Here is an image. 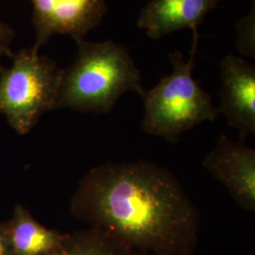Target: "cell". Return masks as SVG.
Here are the masks:
<instances>
[{"label": "cell", "instance_id": "cell-11", "mask_svg": "<svg viewBox=\"0 0 255 255\" xmlns=\"http://www.w3.org/2000/svg\"><path fill=\"white\" fill-rule=\"evenodd\" d=\"M237 39L236 46L240 54L253 60L255 59V0L245 16L236 24Z\"/></svg>", "mask_w": 255, "mask_h": 255}, {"label": "cell", "instance_id": "cell-12", "mask_svg": "<svg viewBox=\"0 0 255 255\" xmlns=\"http://www.w3.org/2000/svg\"><path fill=\"white\" fill-rule=\"evenodd\" d=\"M13 38V29L7 24L0 21V61L3 57H11L12 51L9 48V45Z\"/></svg>", "mask_w": 255, "mask_h": 255}, {"label": "cell", "instance_id": "cell-9", "mask_svg": "<svg viewBox=\"0 0 255 255\" xmlns=\"http://www.w3.org/2000/svg\"><path fill=\"white\" fill-rule=\"evenodd\" d=\"M11 255H51L66 234L46 228L22 205H16L7 221Z\"/></svg>", "mask_w": 255, "mask_h": 255}, {"label": "cell", "instance_id": "cell-6", "mask_svg": "<svg viewBox=\"0 0 255 255\" xmlns=\"http://www.w3.org/2000/svg\"><path fill=\"white\" fill-rule=\"evenodd\" d=\"M203 167L222 183L242 209L255 211V150L245 141L221 135L202 161Z\"/></svg>", "mask_w": 255, "mask_h": 255}, {"label": "cell", "instance_id": "cell-13", "mask_svg": "<svg viewBox=\"0 0 255 255\" xmlns=\"http://www.w3.org/2000/svg\"><path fill=\"white\" fill-rule=\"evenodd\" d=\"M0 255H11L7 221H0Z\"/></svg>", "mask_w": 255, "mask_h": 255}, {"label": "cell", "instance_id": "cell-8", "mask_svg": "<svg viewBox=\"0 0 255 255\" xmlns=\"http://www.w3.org/2000/svg\"><path fill=\"white\" fill-rule=\"evenodd\" d=\"M220 0H150L142 8L137 27L150 39L158 40L175 31L191 28L198 31Z\"/></svg>", "mask_w": 255, "mask_h": 255}, {"label": "cell", "instance_id": "cell-7", "mask_svg": "<svg viewBox=\"0 0 255 255\" xmlns=\"http://www.w3.org/2000/svg\"><path fill=\"white\" fill-rule=\"evenodd\" d=\"M219 114L245 141L255 134V65L236 55H226L219 64Z\"/></svg>", "mask_w": 255, "mask_h": 255}, {"label": "cell", "instance_id": "cell-10", "mask_svg": "<svg viewBox=\"0 0 255 255\" xmlns=\"http://www.w3.org/2000/svg\"><path fill=\"white\" fill-rule=\"evenodd\" d=\"M51 255H138L108 232L91 226L66 234L62 245Z\"/></svg>", "mask_w": 255, "mask_h": 255}, {"label": "cell", "instance_id": "cell-1", "mask_svg": "<svg viewBox=\"0 0 255 255\" xmlns=\"http://www.w3.org/2000/svg\"><path fill=\"white\" fill-rule=\"evenodd\" d=\"M69 210L138 255H195L200 211L176 176L150 161L93 167L79 183Z\"/></svg>", "mask_w": 255, "mask_h": 255}, {"label": "cell", "instance_id": "cell-2", "mask_svg": "<svg viewBox=\"0 0 255 255\" xmlns=\"http://www.w3.org/2000/svg\"><path fill=\"white\" fill-rule=\"evenodd\" d=\"M77 46L73 63L63 69L55 110L108 114L127 92L142 97V75L126 46L113 40Z\"/></svg>", "mask_w": 255, "mask_h": 255}, {"label": "cell", "instance_id": "cell-4", "mask_svg": "<svg viewBox=\"0 0 255 255\" xmlns=\"http://www.w3.org/2000/svg\"><path fill=\"white\" fill-rule=\"evenodd\" d=\"M10 58V67L0 66V114L18 134L25 135L45 113L55 110L63 69L33 47Z\"/></svg>", "mask_w": 255, "mask_h": 255}, {"label": "cell", "instance_id": "cell-3", "mask_svg": "<svg viewBox=\"0 0 255 255\" xmlns=\"http://www.w3.org/2000/svg\"><path fill=\"white\" fill-rule=\"evenodd\" d=\"M193 35V48L188 61L183 60L180 51L169 53L172 73L163 77L141 97L144 102L142 129L173 144L183 132L205 121L214 122L219 115L211 96L193 76L198 31Z\"/></svg>", "mask_w": 255, "mask_h": 255}, {"label": "cell", "instance_id": "cell-5", "mask_svg": "<svg viewBox=\"0 0 255 255\" xmlns=\"http://www.w3.org/2000/svg\"><path fill=\"white\" fill-rule=\"evenodd\" d=\"M33 7L32 24L40 47L56 34L72 37L75 42L101 25L107 13L108 0H30Z\"/></svg>", "mask_w": 255, "mask_h": 255}]
</instances>
